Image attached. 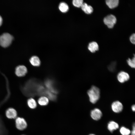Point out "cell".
I'll return each instance as SVG.
<instances>
[{"label":"cell","instance_id":"obj_1","mask_svg":"<svg viewBox=\"0 0 135 135\" xmlns=\"http://www.w3.org/2000/svg\"><path fill=\"white\" fill-rule=\"evenodd\" d=\"M90 101L92 103H95L99 99L100 96L99 89L96 86H93L87 91Z\"/></svg>","mask_w":135,"mask_h":135},{"label":"cell","instance_id":"obj_2","mask_svg":"<svg viewBox=\"0 0 135 135\" xmlns=\"http://www.w3.org/2000/svg\"><path fill=\"white\" fill-rule=\"evenodd\" d=\"M12 36L10 34L5 33L0 36V45L4 47L8 46L13 40Z\"/></svg>","mask_w":135,"mask_h":135},{"label":"cell","instance_id":"obj_3","mask_svg":"<svg viewBox=\"0 0 135 135\" xmlns=\"http://www.w3.org/2000/svg\"><path fill=\"white\" fill-rule=\"evenodd\" d=\"M116 21V17L112 14L107 16L104 19V24L109 28H113Z\"/></svg>","mask_w":135,"mask_h":135},{"label":"cell","instance_id":"obj_4","mask_svg":"<svg viewBox=\"0 0 135 135\" xmlns=\"http://www.w3.org/2000/svg\"><path fill=\"white\" fill-rule=\"evenodd\" d=\"M15 124L16 128L20 130H23L26 129L27 124L25 120L23 118L18 117L16 118Z\"/></svg>","mask_w":135,"mask_h":135},{"label":"cell","instance_id":"obj_5","mask_svg":"<svg viewBox=\"0 0 135 135\" xmlns=\"http://www.w3.org/2000/svg\"><path fill=\"white\" fill-rule=\"evenodd\" d=\"M130 78L128 74L123 71H121L119 72L117 76L118 80L121 83H123L128 81Z\"/></svg>","mask_w":135,"mask_h":135},{"label":"cell","instance_id":"obj_6","mask_svg":"<svg viewBox=\"0 0 135 135\" xmlns=\"http://www.w3.org/2000/svg\"><path fill=\"white\" fill-rule=\"evenodd\" d=\"M27 72L26 68L24 65H20L17 66L15 69V72L16 75L18 77L24 76Z\"/></svg>","mask_w":135,"mask_h":135},{"label":"cell","instance_id":"obj_7","mask_svg":"<svg viewBox=\"0 0 135 135\" xmlns=\"http://www.w3.org/2000/svg\"><path fill=\"white\" fill-rule=\"evenodd\" d=\"M112 110L116 113H119L122 110L123 106L122 103L118 101L114 102L111 105Z\"/></svg>","mask_w":135,"mask_h":135},{"label":"cell","instance_id":"obj_8","mask_svg":"<svg viewBox=\"0 0 135 135\" xmlns=\"http://www.w3.org/2000/svg\"><path fill=\"white\" fill-rule=\"evenodd\" d=\"M90 115L93 119L97 120L101 118L102 116V113L99 109L95 108L91 111Z\"/></svg>","mask_w":135,"mask_h":135},{"label":"cell","instance_id":"obj_9","mask_svg":"<svg viewBox=\"0 0 135 135\" xmlns=\"http://www.w3.org/2000/svg\"><path fill=\"white\" fill-rule=\"evenodd\" d=\"M6 117L9 119H14L17 118V114L15 109L12 108H10L6 110Z\"/></svg>","mask_w":135,"mask_h":135},{"label":"cell","instance_id":"obj_10","mask_svg":"<svg viewBox=\"0 0 135 135\" xmlns=\"http://www.w3.org/2000/svg\"><path fill=\"white\" fill-rule=\"evenodd\" d=\"M30 62L33 66H39L41 64V62L39 58L37 56H33L30 59Z\"/></svg>","mask_w":135,"mask_h":135},{"label":"cell","instance_id":"obj_11","mask_svg":"<svg viewBox=\"0 0 135 135\" xmlns=\"http://www.w3.org/2000/svg\"><path fill=\"white\" fill-rule=\"evenodd\" d=\"M82 10L87 14H90L92 12L93 9L90 5H88L86 3H83L81 6Z\"/></svg>","mask_w":135,"mask_h":135},{"label":"cell","instance_id":"obj_12","mask_svg":"<svg viewBox=\"0 0 135 135\" xmlns=\"http://www.w3.org/2000/svg\"><path fill=\"white\" fill-rule=\"evenodd\" d=\"M88 48L91 52L94 53L98 50L99 47L98 44L96 42H93L89 44Z\"/></svg>","mask_w":135,"mask_h":135},{"label":"cell","instance_id":"obj_13","mask_svg":"<svg viewBox=\"0 0 135 135\" xmlns=\"http://www.w3.org/2000/svg\"><path fill=\"white\" fill-rule=\"evenodd\" d=\"M108 128L111 132L118 128L119 127L118 124L116 122L111 121L109 122L108 125Z\"/></svg>","mask_w":135,"mask_h":135},{"label":"cell","instance_id":"obj_14","mask_svg":"<svg viewBox=\"0 0 135 135\" xmlns=\"http://www.w3.org/2000/svg\"><path fill=\"white\" fill-rule=\"evenodd\" d=\"M38 102V103L40 105L42 106H45L48 104L49 100L47 97L42 96L39 98Z\"/></svg>","mask_w":135,"mask_h":135},{"label":"cell","instance_id":"obj_15","mask_svg":"<svg viewBox=\"0 0 135 135\" xmlns=\"http://www.w3.org/2000/svg\"><path fill=\"white\" fill-rule=\"evenodd\" d=\"M106 3L108 7L110 8H114L117 7L118 4V0H106Z\"/></svg>","mask_w":135,"mask_h":135},{"label":"cell","instance_id":"obj_16","mask_svg":"<svg viewBox=\"0 0 135 135\" xmlns=\"http://www.w3.org/2000/svg\"><path fill=\"white\" fill-rule=\"evenodd\" d=\"M27 104L30 108L34 109L36 108L37 106V103L35 100L32 98H30L27 100Z\"/></svg>","mask_w":135,"mask_h":135},{"label":"cell","instance_id":"obj_17","mask_svg":"<svg viewBox=\"0 0 135 135\" xmlns=\"http://www.w3.org/2000/svg\"><path fill=\"white\" fill-rule=\"evenodd\" d=\"M58 8L62 12H67L69 9L68 6L67 4L64 2H62L60 3Z\"/></svg>","mask_w":135,"mask_h":135},{"label":"cell","instance_id":"obj_18","mask_svg":"<svg viewBox=\"0 0 135 135\" xmlns=\"http://www.w3.org/2000/svg\"><path fill=\"white\" fill-rule=\"evenodd\" d=\"M7 130L0 118V135H7Z\"/></svg>","mask_w":135,"mask_h":135},{"label":"cell","instance_id":"obj_19","mask_svg":"<svg viewBox=\"0 0 135 135\" xmlns=\"http://www.w3.org/2000/svg\"><path fill=\"white\" fill-rule=\"evenodd\" d=\"M127 63L128 65L132 68H135V55L131 59L128 58L127 60Z\"/></svg>","mask_w":135,"mask_h":135},{"label":"cell","instance_id":"obj_20","mask_svg":"<svg viewBox=\"0 0 135 135\" xmlns=\"http://www.w3.org/2000/svg\"><path fill=\"white\" fill-rule=\"evenodd\" d=\"M120 132L122 135H129L130 132L129 129L124 126H122L120 128Z\"/></svg>","mask_w":135,"mask_h":135},{"label":"cell","instance_id":"obj_21","mask_svg":"<svg viewBox=\"0 0 135 135\" xmlns=\"http://www.w3.org/2000/svg\"><path fill=\"white\" fill-rule=\"evenodd\" d=\"M83 3V1L82 0H74L72 2L73 5L78 8L81 7Z\"/></svg>","mask_w":135,"mask_h":135},{"label":"cell","instance_id":"obj_22","mask_svg":"<svg viewBox=\"0 0 135 135\" xmlns=\"http://www.w3.org/2000/svg\"><path fill=\"white\" fill-rule=\"evenodd\" d=\"M130 42L132 44H135V34H133L131 35L130 37Z\"/></svg>","mask_w":135,"mask_h":135},{"label":"cell","instance_id":"obj_23","mask_svg":"<svg viewBox=\"0 0 135 135\" xmlns=\"http://www.w3.org/2000/svg\"><path fill=\"white\" fill-rule=\"evenodd\" d=\"M135 126L134 123L132 126V131L131 135H135Z\"/></svg>","mask_w":135,"mask_h":135},{"label":"cell","instance_id":"obj_24","mask_svg":"<svg viewBox=\"0 0 135 135\" xmlns=\"http://www.w3.org/2000/svg\"><path fill=\"white\" fill-rule=\"evenodd\" d=\"M132 110L133 111H134L135 110V106L134 104L132 106Z\"/></svg>","mask_w":135,"mask_h":135},{"label":"cell","instance_id":"obj_25","mask_svg":"<svg viewBox=\"0 0 135 135\" xmlns=\"http://www.w3.org/2000/svg\"><path fill=\"white\" fill-rule=\"evenodd\" d=\"M2 20L1 16H0V26L2 25Z\"/></svg>","mask_w":135,"mask_h":135},{"label":"cell","instance_id":"obj_26","mask_svg":"<svg viewBox=\"0 0 135 135\" xmlns=\"http://www.w3.org/2000/svg\"><path fill=\"white\" fill-rule=\"evenodd\" d=\"M89 135H95L93 134H90Z\"/></svg>","mask_w":135,"mask_h":135},{"label":"cell","instance_id":"obj_27","mask_svg":"<svg viewBox=\"0 0 135 135\" xmlns=\"http://www.w3.org/2000/svg\"></svg>","mask_w":135,"mask_h":135}]
</instances>
